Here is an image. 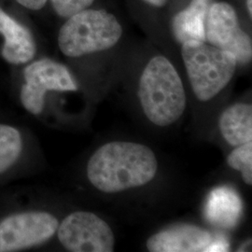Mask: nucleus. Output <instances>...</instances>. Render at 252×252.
<instances>
[{"label": "nucleus", "mask_w": 252, "mask_h": 252, "mask_svg": "<svg viewBox=\"0 0 252 252\" xmlns=\"http://www.w3.org/2000/svg\"><path fill=\"white\" fill-rule=\"evenodd\" d=\"M227 163L233 169L239 171L246 184H252V141L235 147L229 154Z\"/></svg>", "instance_id": "2eb2a0df"}, {"label": "nucleus", "mask_w": 252, "mask_h": 252, "mask_svg": "<svg viewBox=\"0 0 252 252\" xmlns=\"http://www.w3.org/2000/svg\"><path fill=\"white\" fill-rule=\"evenodd\" d=\"M158 162L145 145L115 141L103 145L92 155L87 177L100 191L115 193L142 187L156 176Z\"/></svg>", "instance_id": "f257e3e1"}, {"label": "nucleus", "mask_w": 252, "mask_h": 252, "mask_svg": "<svg viewBox=\"0 0 252 252\" xmlns=\"http://www.w3.org/2000/svg\"><path fill=\"white\" fill-rule=\"evenodd\" d=\"M252 0H247V9H248V12L250 14V17H252Z\"/></svg>", "instance_id": "aec40b11"}, {"label": "nucleus", "mask_w": 252, "mask_h": 252, "mask_svg": "<svg viewBox=\"0 0 252 252\" xmlns=\"http://www.w3.org/2000/svg\"><path fill=\"white\" fill-rule=\"evenodd\" d=\"M206 40L210 45L234 54L237 63L246 64L252 61V38L240 27L234 7L226 2L211 4Z\"/></svg>", "instance_id": "0eeeda50"}, {"label": "nucleus", "mask_w": 252, "mask_h": 252, "mask_svg": "<svg viewBox=\"0 0 252 252\" xmlns=\"http://www.w3.org/2000/svg\"><path fill=\"white\" fill-rule=\"evenodd\" d=\"M123 27L115 15L105 9H84L69 17L61 27L58 44L68 57L103 52L116 45Z\"/></svg>", "instance_id": "7ed1b4c3"}, {"label": "nucleus", "mask_w": 252, "mask_h": 252, "mask_svg": "<svg viewBox=\"0 0 252 252\" xmlns=\"http://www.w3.org/2000/svg\"><path fill=\"white\" fill-rule=\"evenodd\" d=\"M143 1L157 8H162L167 3V0H143Z\"/></svg>", "instance_id": "a211bd4d"}, {"label": "nucleus", "mask_w": 252, "mask_h": 252, "mask_svg": "<svg viewBox=\"0 0 252 252\" xmlns=\"http://www.w3.org/2000/svg\"><path fill=\"white\" fill-rule=\"evenodd\" d=\"M56 13L63 17L69 18L81 10L88 9L94 0H51Z\"/></svg>", "instance_id": "dca6fc26"}, {"label": "nucleus", "mask_w": 252, "mask_h": 252, "mask_svg": "<svg viewBox=\"0 0 252 252\" xmlns=\"http://www.w3.org/2000/svg\"><path fill=\"white\" fill-rule=\"evenodd\" d=\"M211 3L212 0H191L186 9L174 16L172 31L180 44L187 41L207 42L206 26Z\"/></svg>", "instance_id": "9b49d317"}, {"label": "nucleus", "mask_w": 252, "mask_h": 252, "mask_svg": "<svg viewBox=\"0 0 252 252\" xmlns=\"http://www.w3.org/2000/svg\"><path fill=\"white\" fill-rule=\"evenodd\" d=\"M26 83L21 90L23 106L32 114L44 108L48 91L69 92L78 89L77 82L66 66L51 59H41L29 64L25 72Z\"/></svg>", "instance_id": "423d86ee"}, {"label": "nucleus", "mask_w": 252, "mask_h": 252, "mask_svg": "<svg viewBox=\"0 0 252 252\" xmlns=\"http://www.w3.org/2000/svg\"><path fill=\"white\" fill-rule=\"evenodd\" d=\"M59 222L47 212H26L8 217L0 222V252H17L49 240Z\"/></svg>", "instance_id": "6e6552de"}, {"label": "nucleus", "mask_w": 252, "mask_h": 252, "mask_svg": "<svg viewBox=\"0 0 252 252\" xmlns=\"http://www.w3.org/2000/svg\"><path fill=\"white\" fill-rule=\"evenodd\" d=\"M252 248V240H248L245 243L242 244L238 250V252H248ZM251 251V250H250Z\"/></svg>", "instance_id": "6ab92c4d"}, {"label": "nucleus", "mask_w": 252, "mask_h": 252, "mask_svg": "<svg viewBox=\"0 0 252 252\" xmlns=\"http://www.w3.org/2000/svg\"><path fill=\"white\" fill-rule=\"evenodd\" d=\"M212 241V234L205 229L179 225L152 235L147 241V249L152 252H206Z\"/></svg>", "instance_id": "1a4fd4ad"}, {"label": "nucleus", "mask_w": 252, "mask_h": 252, "mask_svg": "<svg viewBox=\"0 0 252 252\" xmlns=\"http://www.w3.org/2000/svg\"><path fill=\"white\" fill-rule=\"evenodd\" d=\"M23 148L22 136L17 129L0 125V174L17 161Z\"/></svg>", "instance_id": "4468645a"}, {"label": "nucleus", "mask_w": 252, "mask_h": 252, "mask_svg": "<svg viewBox=\"0 0 252 252\" xmlns=\"http://www.w3.org/2000/svg\"><path fill=\"white\" fill-rule=\"evenodd\" d=\"M19 4L27 9L38 10L45 6L47 0H16Z\"/></svg>", "instance_id": "f3484780"}, {"label": "nucleus", "mask_w": 252, "mask_h": 252, "mask_svg": "<svg viewBox=\"0 0 252 252\" xmlns=\"http://www.w3.org/2000/svg\"><path fill=\"white\" fill-rule=\"evenodd\" d=\"M241 211V201L229 188L212 191L207 203V215L213 223L222 227L234 225Z\"/></svg>", "instance_id": "ddd939ff"}, {"label": "nucleus", "mask_w": 252, "mask_h": 252, "mask_svg": "<svg viewBox=\"0 0 252 252\" xmlns=\"http://www.w3.org/2000/svg\"><path fill=\"white\" fill-rule=\"evenodd\" d=\"M181 55L194 95L199 101L212 99L234 77L237 61L234 54L203 41H187Z\"/></svg>", "instance_id": "20e7f679"}, {"label": "nucleus", "mask_w": 252, "mask_h": 252, "mask_svg": "<svg viewBox=\"0 0 252 252\" xmlns=\"http://www.w3.org/2000/svg\"><path fill=\"white\" fill-rule=\"evenodd\" d=\"M0 34L5 43L1 54L10 63L21 64L32 60L36 54L34 37L27 27L10 17L0 8Z\"/></svg>", "instance_id": "9d476101"}, {"label": "nucleus", "mask_w": 252, "mask_h": 252, "mask_svg": "<svg viewBox=\"0 0 252 252\" xmlns=\"http://www.w3.org/2000/svg\"><path fill=\"white\" fill-rule=\"evenodd\" d=\"M58 238L72 252H112L115 236L108 223L88 211H76L58 226Z\"/></svg>", "instance_id": "39448f33"}, {"label": "nucleus", "mask_w": 252, "mask_h": 252, "mask_svg": "<svg viewBox=\"0 0 252 252\" xmlns=\"http://www.w3.org/2000/svg\"><path fill=\"white\" fill-rule=\"evenodd\" d=\"M219 127L226 142L233 147L252 142V105L238 103L226 108L220 118Z\"/></svg>", "instance_id": "f8f14e48"}, {"label": "nucleus", "mask_w": 252, "mask_h": 252, "mask_svg": "<svg viewBox=\"0 0 252 252\" xmlns=\"http://www.w3.org/2000/svg\"><path fill=\"white\" fill-rule=\"evenodd\" d=\"M138 97L146 117L160 127L176 123L187 105L179 73L171 62L161 55L147 63L139 80Z\"/></svg>", "instance_id": "f03ea898"}]
</instances>
